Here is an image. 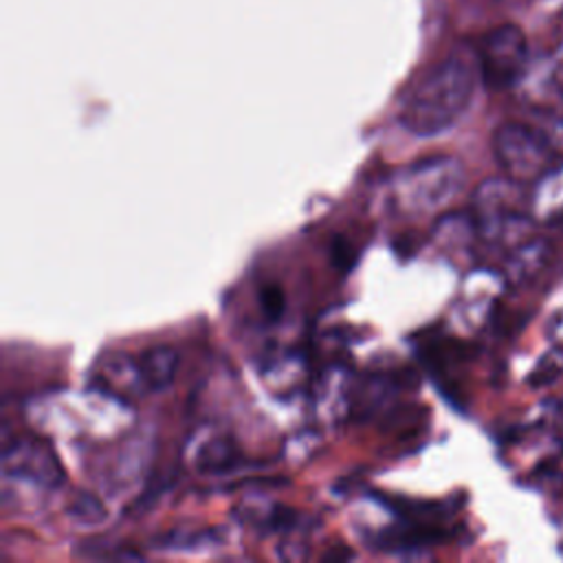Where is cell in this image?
<instances>
[{
	"label": "cell",
	"instance_id": "cell-7",
	"mask_svg": "<svg viewBox=\"0 0 563 563\" xmlns=\"http://www.w3.org/2000/svg\"><path fill=\"white\" fill-rule=\"evenodd\" d=\"M534 185L532 216L545 222L563 220V163H556Z\"/></svg>",
	"mask_w": 563,
	"mask_h": 563
},
{
	"label": "cell",
	"instance_id": "cell-9",
	"mask_svg": "<svg viewBox=\"0 0 563 563\" xmlns=\"http://www.w3.org/2000/svg\"><path fill=\"white\" fill-rule=\"evenodd\" d=\"M240 462V451L229 438H211L198 446L194 466L198 473L218 475L231 471Z\"/></svg>",
	"mask_w": 563,
	"mask_h": 563
},
{
	"label": "cell",
	"instance_id": "cell-11",
	"mask_svg": "<svg viewBox=\"0 0 563 563\" xmlns=\"http://www.w3.org/2000/svg\"><path fill=\"white\" fill-rule=\"evenodd\" d=\"M563 374V347H552L550 352H545L541 356V361L534 365L528 383L532 387H541V385H548L552 380H556L559 376Z\"/></svg>",
	"mask_w": 563,
	"mask_h": 563
},
{
	"label": "cell",
	"instance_id": "cell-12",
	"mask_svg": "<svg viewBox=\"0 0 563 563\" xmlns=\"http://www.w3.org/2000/svg\"><path fill=\"white\" fill-rule=\"evenodd\" d=\"M262 308L268 319H277L284 312V295L277 286H266L262 290Z\"/></svg>",
	"mask_w": 563,
	"mask_h": 563
},
{
	"label": "cell",
	"instance_id": "cell-13",
	"mask_svg": "<svg viewBox=\"0 0 563 563\" xmlns=\"http://www.w3.org/2000/svg\"><path fill=\"white\" fill-rule=\"evenodd\" d=\"M548 334H550V341H552L556 347H563V312H559V314L550 321Z\"/></svg>",
	"mask_w": 563,
	"mask_h": 563
},
{
	"label": "cell",
	"instance_id": "cell-8",
	"mask_svg": "<svg viewBox=\"0 0 563 563\" xmlns=\"http://www.w3.org/2000/svg\"><path fill=\"white\" fill-rule=\"evenodd\" d=\"M545 260H548V242L530 238L508 253V260L504 266L506 279L512 284L526 282L543 268Z\"/></svg>",
	"mask_w": 563,
	"mask_h": 563
},
{
	"label": "cell",
	"instance_id": "cell-5",
	"mask_svg": "<svg viewBox=\"0 0 563 563\" xmlns=\"http://www.w3.org/2000/svg\"><path fill=\"white\" fill-rule=\"evenodd\" d=\"M2 475L7 479L29 482L37 488H57L64 479V471L55 453L31 438H20L2 451Z\"/></svg>",
	"mask_w": 563,
	"mask_h": 563
},
{
	"label": "cell",
	"instance_id": "cell-3",
	"mask_svg": "<svg viewBox=\"0 0 563 563\" xmlns=\"http://www.w3.org/2000/svg\"><path fill=\"white\" fill-rule=\"evenodd\" d=\"M493 152L504 176L519 185L537 183L556 165V150L548 132L526 123H501L493 134Z\"/></svg>",
	"mask_w": 563,
	"mask_h": 563
},
{
	"label": "cell",
	"instance_id": "cell-6",
	"mask_svg": "<svg viewBox=\"0 0 563 563\" xmlns=\"http://www.w3.org/2000/svg\"><path fill=\"white\" fill-rule=\"evenodd\" d=\"M176 369H178V352L167 343L152 345L139 356V372L143 378V385L150 391L167 389L176 378Z\"/></svg>",
	"mask_w": 563,
	"mask_h": 563
},
{
	"label": "cell",
	"instance_id": "cell-10",
	"mask_svg": "<svg viewBox=\"0 0 563 563\" xmlns=\"http://www.w3.org/2000/svg\"><path fill=\"white\" fill-rule=\"evenodd\" d=\"M66 517L77 526H97L108 517V510L97 495L81 490L68 501Z\"/></svg>",
	"mask_w": 563,
	"mask_h": 563
},
{
	"label": "cell",
	"instance_id": "cell-4",
	"mask_svg": "<svg viewBox=\"0 0 563 563\" xmlns=\"http://www.w3.org/2000/svg\"><path fill=\"white\" fill-rule=\"evenodd\" d=\"M477 66L484 84L493 90L512 86L528 66V40L515 24H501L482 37Z\"/></svg>",
	"mask_w": 563,
	"mask_h": 563
},
{
	"label": "cell",
	"instance_id": "cell-2",
	"mask_svg": "<svg viewBox=\"0 0 563 563\" xmlns=\"http://www.w3.org/2000/svg\"><path fill=\"white\" fill-rule=\"evenodd\" d=\"M464 165L453 156H431L400 169L391 180V198L407 216L444 209L464 187Z\"/></svg>",
	"mask_w": 563,
	"mask_h": 563
},
{
	"label": "cell",
	"instance_id": "cell-1",
	"mask_svg": "<svg viewBox=\"0 0 563 563\" xmlns=\"http://www.w3.org/2000/svg\"><path fill=\"white\" fill-rule=\"evenodd\" d=\"M477 59L455 51L433 64L405 97L398 121L416 136H435L464 114L477 81Z\"/></svg>",
	"mask_w": 563,
	"mask_h": 563
}]
</instances>
